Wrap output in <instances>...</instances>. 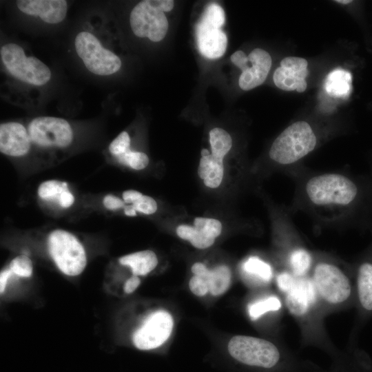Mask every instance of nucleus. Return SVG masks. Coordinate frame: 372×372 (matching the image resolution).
<instances>
[{"mask_svg":"<svg viewBox=\"0 0 372 372\" xmlns=\"http://www.w3.org/2000/svg\"><path fill=\"white\" fill-rule=\"evenodd\" d=\"M302 197L313 212L372 229V180L363 176L329 172L309 177L302 185Z\"/></svg>","mask_w":372,"mask_h":372,"instance_id":"nucleus-1","label":"nucleus"},{"mask_svg":"<svg viewBox=\"0 0 372 372\" xmlns=\"http://www.w3.org/2000/svg\"><path fill=\"white\" fill-rule=\"evenodd\" d=\"M311 278L320 302L329 307H346L355 303L353 270L333 260L322 258L313 263Z\"/></svg>","mask_w":372,"mask_h":372,"instance_id":"nucleus-2","label":"nucleus"},{"mask_svg":"<svg viewBox=\"0 0 372 372\" xmlns=\"http://www.w3.org/2000/svg\"><path fill=\"white\" fill-rule=\"evenodd\" d=\"M316 144L317 137L311 125L305 121H297L277 136L269 156L280 165H291L311 152Z\"/></svg>","mask_w":372,"mask_h":372,"instance_id":"nucleus-3","label":"nucleus"},{"mask_svg":"<svg viewBox=\"0 0 372 372\" xmlns=\"http://www.w3.org/2000/svg\"><path fill=\"white\" fill-rule=\"evenodd\" d=\"M225 15L223 8L216 3H209L196 25V45L205 58L216 59L225 52L227 37L222 30Z\"/></svg>","mask_w":372,"mask_h":372,"instance_id":"nucleus-4","label":"nucleus"},{"mask_svg":"<svg viewBox=\"0 0 372 372\" xmlns=\"http://www.w3.org/2000/svg\"><path fill=\"white\" fill-rule=\"evenodd\" d=\"M48 245L51 257L63 273L74 276L82 273L87 263L86 254L75 236L56 229L50 234Z\"/></svg>","mask_w":372,"mask_h":372,"instance_id":"nucleus-5","label":"nucleus"},{"mask_svg":"<svg viewBox=\"0 0 372 372\" xmlns=\"http://www.w3.org/2000/svg\"><path fill=\"white\" fill-rule=\"evenodd\" d=\"M1 58L7 70L17 79L34 85H43L51 77L49 68L39 59L26 56L23 49L12 43L3 45Z\"/></svg>","mask_w":372,"mask_h":372,"instance_id":"nucleus-6","label":"nucleus"},{"mask_svg":"<svg viewBox=\"0 0 372 372\" xmlns=\"http://www.w3.org/2000/svg\"><path fill=\"white\" fill-rule=\"evenodd\" d=\"M230 355L249 366L265 369L273 367L279 361L280 353L271 342L249 335H235L228 344Z\"/></svg>","mask_w":372,"mask_h":372,"instance_id":"nucleus-7","label":"nucleus"},{"mask_svg":"<svg viewBox=\"0 0 372 372\" xmlns=\"http://www.w3.org/2000/svg\"><path fill=\"white\" fill-rule=\"evenodd\" d=\"M74 45L86 68L95 74L110 75L121 67L120 58L103 48L95 36L88 32H79L75 38Z\"/></svg>","mask_w":372,"mask_h":372,"instance_id":"nucleus-8","label":"nucleus"},{"mask_svg":"<svg viewBox=\"0 0 372 372\" xmlns=\"http://www.w3.org/2000/svg\"><path fill=\"white\" fill-rule=\"evenodd\" d=\"M130 23L136 36L147 37L154 42L164 39L169 26L158 0H145L137 3L130 13Z\"/></svg>","mask_w":372,"mask_h":372,"instance_id":"nucleus-9","label":"nucleus"},{"mask_svg":"<svg viewBox=\"0 0 372 372\" xmlns=\"http://www.w3.org/2000/svg\"><path fill=\"white\" fill-rule=\"evenodd\" d=\"M32 143L42 147L64 148L73 140V132L65 119L52 116L34 118L28 125Z\"/></svg>","mask_w":372,"mask_h":372,"instance_id":"nucleus-10","label":"nucleus"},{"mask_svg":"<svg viewBox=\"0 0 372 372\" xmlns=\"http://www.w3.org/2000/svg\"><path fill=\"white\" fill-rule=\"evenodd\" d=\"M230 59L242 71L238 84L245 91L260 85L265 81L271 66L270 54L261 48L254 49L248 56L242 50H238L231 54Z\"/></svg>","mask_w":372,"mask_h":372,"instance_id":"nucleus-11","label":"nucleus"},{"mask_svg":"<svg viewBox=\"0 0 372 372\" xmlns=\"http://www.w3.org/2000/svg\"><path fill=\"white\" fill-rule=\"evenodd\" d=\"M174 326L172 315L167 311L158 310L147 316L134 332L133 342L141 350L156 349L170 336Z\"/></svg>","mask_w":372,"mask_h":372,"instance_id":"nucleus-12","label":"nucleus"},{"mask_svg":"<svg viewBox=\"0 0 372 372\" xmlns=\"http://www.w3.org/2000/svg\"><path fill=\"white\" fill-rule=\"evenodd\" d=\"M355 304L360 322L372 317V242L353 267Z\"/></svg>","mask_w":372,"mask_h":372,"instance_id":"nucleus-13","label":"nucleus"},{"mask_svg":"<svg viewBox=\"0 0 372 372\" xmlns=\"http://www.w3.org/2000/svg\"><path fill=\"white\" fill-rule=\"evenodd\" d=\"M308 62L301 57L284 58L280 65L274 72L275 85L285 91L303 92L307 89L306 77L308 76Z\"/></svg>","mask_w":372,"mask_h":372,"instance_id":"nucleus-14","label":"nucleus"},{"mask_svg":"<svg viewBox=\"0 0 372 372\" xmlns=\"http://www.w3.org/2000/svg\"><path fill=\"white\" fill-rule=\"evenodd\" d=\"M285 302L291 314L298 318L306 316L320 302L311 277L298 278L292 289L285 294Z\"/></svg>","mask_w":372,"mask_h":372,"instance_id":"nucleus-15","label":"nucleus"},{"mask_svg":"<svg viewBox=\"0 0 372 372\" xmlns=\"http://www.w3.org/2000/svg\"><path fill=\"white\" fill-rule=\"evenodd\" d=\"M29 132L25 127L17 122H8L0 125V151L10 156L26 154L31 145Z\"/></svg>","mask_w":372,"mask_h":372,"instance_id":"nucleus-16","label":"nucleus"},{"mask_svg":"<svg viewBox=\"0 0 372 372\" xmlns=\"http://www.w3.org/2000/svg\"><path fill=\"white\" fill-rule=\"evenodd\" d=\"M17 5L22 12L39 17L48 23H58L63 21L68 3L65 0H19Z\"/></svg>","mask_w":372,"mask_h":372,"instance_id":"nucleus-17","label":"nucleus"},{"mask_svg":"<svg viewBox=\"0 0 372 372\" xmlns=\"http://www.w3.org/2000/svg\"><path fill=\"white\" fill-rule=\"evenodd\" d=\"M192 271L205 280L209 293L214 296L223 294L230 287L231 273L226 265H220L209 270L204 264L196 262L192 267Z\"/></svg>","mask_w":372,"mask_h":372,"instance_id":"nucleus-18","label":"nucleus"},{"mask_svg":"<svg viewBox=\"0 0 372 372\" xmlns=\"http://www.w3.org/2000/svg\"><path fill=\"white\" fill-rule=\"evenodd\" d=\"M351 73L342 68H336L326 77L324 89L333 97L347 99L351 92Z\"/></svg>","mask_w":372,"mask_h":372,"instance_id":"nucleus-19","label":"nucleus"},{"mask_svg":"<svg viewBox=\"0 0 372 372\" xmlns=\"http://www.w3.org/2000/svg\"><path fill=\"white\" fill-rule=\"evenodd\" d=\"M223 160L211 154L201 157L198 174L206 186L216 188L220 185L224 173Z\"/></svg>","mask_w":372,"mask_h":372,"instance_id":"nucleus-20","label":"nucleus"},{"mask_svg":"<svg viewBox=\"0 0 372 372\" xmlns=\"http://www.w3.org/2000/svg\"><path fill=\"white\" fill-rule=\"evenodd\" d=\"M119 262L130 267L134 276H145L156 267L158 258L154 251L144 250L122 256Z\"/></svg>","mask_w":372,"mask_h":372,"instance_id":"nucleus-21","label":"nucleus"},{"mask_svg":"<svg viewBox=\"0 0 372 372\" xmlns=\"http://www.w3.org/2000/svg\"><path fill=\"white\" fill-rule=\"evenodd\" d=\"M287 260L290 272L298 278L307 276L313 265L311 253L304 247L293 249L289 254Z\"/></svg>","mask_w":372,"mask_h":372,"instance_id":"nucleus-22","label":"nucleus"},{"mask_svg":"<svg viewBox=\"0 0 372 372\" xmlns=\"http://www.w3.org/2000/svg\"><path fill=\"white\" fill-rule=\"evenodd\" d=\"M242 269L250 278L261 282H269L273 277L270 265L256 256L248 258L243 262Z\"/></svg>","mask_w":372,"mask_h":372,"instance_id":"nucleus-23","label":"nucleus"},{"mask_svg":"<svg viewBox=\"0 0 372 372\" xmlns=\"http://www.w3.org/2000/svg\"><path fill=\"white\" fill-rule=\"evenodd\" d=\"M209 143L211 154L223 159L232 146V139L229 134L220 127H215L209 132Z\"/></svg>","mask_w":372,"mask_h":372,"instance_id":"nucleus-24","label":"nucleus"},{"mask_svg":"<svg viewBox=\"0 0 372 372\" xmlns=\"http://www.w3.org/2000/svg\"><path fill=\"white\" fill-rule=\"evenodd\" d=\"M177 235L182 239L188 240L196 248L203 249L211 246L215 239L203 235L194 226L180 225L176 229Z\"/></svg>","mask_w":372,"mask_h":372,"instance_id":"nucleus-25","label":"nucleus"},{"mask_svg":"<svg viewBox=\"0 0 372 372\" xmlns=\"http://www.w3.org/2000/svg\"><path fill=\"white\" fill-rule=\"evenodd\" d=\"M280 299L274 296L259 300L248 306V313L252 320H256L269 311H276L281 308Z\"/></svg>","mask_w":372,"mask_h":372,"instance_id":"nucleus-26","label":"nucleus"},{"mask_svg":"<svg viewBox=\"0 0 372 372\" xmlns=\"http://www.w3.org/2000/svg\"><path fill=\"white\" fill-rule=\"evenodd\" d=\"M68 190L67 183L56 180L42 183L38 188V195L42 199H59L60 194Z\"/></svg>","mask_w":372,"mask_h":372,"instance_id":"nucleus-27","label":"nucleus"},{"mask_svg":"<svg viewBox=\"0 0 372 372\" xmlns=\"http://www.w3.org/2000/svg\"><path fill=\"white\" fill-rule=\"evenodd\" d=\"M194 227L205 236L215 239L221 233V223L214 218H196L194 221Z\"/></svg>","mask_w":372,"mask_h":372,"instance_id":"nucleus-28","label":"nucleus"},{"mask_svg":"<svg viewBox=\"0 0 372 372\" xmlns=\"http://www.w3.org/2000/svg\"><path fill=\"white\" fill-rule=\"evenodd\" d=\"M116 157L121 163L128 165L132 169L137 170L145 168L149 163V158L147 154L143 152H134L130 149Z\"/></svg>","mask_w":372,"mask_h":372,"instance_id":"nucleus-29","label":"nucleus"},{"mask_svg":"<svg viewBox=\"0 0 372 372\" xmlns=\"http://www.w3.org/2000/svg\"><path fill=\"white\" fill-rule=\"evenodd\" d=\"M10 269L19 276L30 277L32 273V263L31 260L25 255L14 258L10 264Z\"/></svg>","mask_w":372,"mask_h":372,"instance_id":"nucleus-30","label":"nucleus"},{"mask_svg":"<svg viewBox=\"0 0 372 372\" xmlns=\"http://www.w3.org/2000/svg\"><path fill=\"white\" fill-rule=\"evenodd\" d=\"M130 138L125 131L120 133L110 144L109 151L115 156H118L130 149Z\"/></svg>","mask_w":372,"mask_h":372,"instance_id":"nucleus-31","label":"nucleus"},{"mask_svg":"<svg viewBox=\"0 0 372 372\" xmlns=\"http://www.w3.org/2000/svg\"><path fill=\"white\" fill-rule=\"evenodd\" d=\"M298 277H296L290 271H284L277 276L276 284L279 290L285 294L292 289Z\"/></svg>","mask_w":372,"mask_h":372,"instance_id":"nucleus-32","label":"nucleus"},{"mask_svg":"<svg viewBox=\"0 0 372 372\" xmlns=\"http://www.w3.org/2000/svg\"><path fill=\"white\" fill-rule=\"evenodd\" d=\"M132 206L136 211L145 214H154L157 209V204L155 200L149 196L144 195Z\"/></svg>","mask_w":372,"mask_h":372,"instance_id":"nucleus-33","label":"nucleus"},{"mask_svg":"<svg viewBox=\"0 0 372 372\" xmlns=\"http://www.w3.org/2000/svg\"><path fill=\"white\" fill-rule=\"evenodd\" d=\"M190 291L197 296H203L209 293L205 280L199 276L194 275L189 282Z\"/></svg>","mask_w":372,"mask_h":372,"instance_id":"nucleus-34","label":"nucleus"},{"mask_svg":"<svg viewBox=\"0 0 372 372\" xmlns=\"http://www.w3.org/2000/svg\"><path fill=\"white\" fill-rule=\"evenodd\" d=\"M103 203L107 209L110 210H115L124 206V203L122 200L111 194L104 197Z\"/></svg>","mask_w":372,"mask_h":372,"instance_id":"nucleus-35","label":"nucleus"},{"mask_svg":"<svg viewBox=\"0 0 372 372\" xmlns=\"http://www.w3.org/2000/svg\"><path fill=\"white\" fill-rule=\"evenodd\" d=\"M58 201L61 207L68 208L74 203V198L70 192L65 190L60 194Z\"/></svg>","mask_w":372,"mask_h":372,"instance_id":"nucleus-36","label":"nucleus"},{"mask_svg":"<svg viewBox=\"0 0 372 372\" xmlns=\"http://www.w3.org/2000/svg\"><path fill=\"white\" fill-rule=\"evenodd\" d=\"M143 194L136 190H127L123 193V198L124 202L127 203H132V205L138 201Z\"/></svg>","mask_w":372,"mask_h":372,"instance_id":"nucleus-37","label":"nucleus"},{"mask_svg":"<svg viewBox=\"0 0 372 372\" xmlns=\"http://www.w3.org/2000/svg\"><path fill=\"white\" fill-rule=\"evenodd\" d=\"M141 283V280L137 276L130 278L124 285V291L126 293L134 292Z\"/></svg>","mask_w":372,"mask_h":372,"instance_id":"nucleus-38","label":"nucleus"},{"mask_svg":"<svg viewBox=\"0 0 372 372\" xmlns=\"http://www.w3.org/2000/svg\"><path fill=\"white\" fill-rule=\"evenodd\" d=\"M12 273H13L10 269H6L1 273L0 274V293H2L4 291L8 280Z\"/></svg>","mask_w":372,"mask_h":372,"instance_id":"nucleus-39","label":"nucleus"},{"mask_svg":"<svg viewBox=\"0 0 372 372\" xmlns=\"http://www.w3.org/2000/svg\"><path fill=\"white\" fill-rule=\"evenodd\" d=\"M136 209L134 208V207L132 205V206H126L125 207V214L127 216H136Z\"/></svg>","mask_w":372,"mask_h":372,"instance_id":"nucleus-40","label":"nucleus"},{"mask_svg":"<svg viewBox=\"0 0 372 372\" xmlns=\"http://www.w3.org/2000/svg\"><path fill=\"white\" fill-rule=\"evenodd\" d=\"M209 154H211L209 153V152L208 149H203L201 150V155H202V156H208V155H209Z\"/></svg>","mask_w":372,"mask_h":372,"instance_id":"nucleus-41","label":"nucleus"},{"mask_svg":"<svg viewBox=\"0 0 372 372\" xmlns=\"http://www.w3.org/2000/svg\"><path fill=\"white\" fill-rule=\"evenodd\" d=\"M352 1L351 0H337L335 1L336 3H342V4H347V3H351Z\"/></svg>","mask_w":372,"mask_h":372,"instance_id":"nucleus-42","label":"nucleus"}]
</instances>
